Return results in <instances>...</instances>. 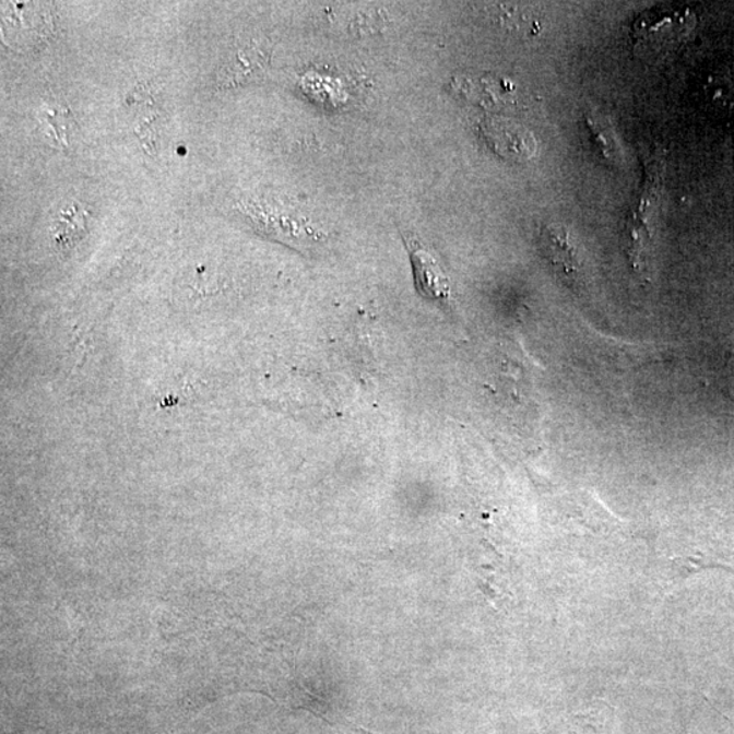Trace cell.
Listing matches in <instances>:
<instances>
[{
  "label": "cell",
  "mask_w": 734,
  "mask_h": 734,
  "mask_svg": "<svg viewBox=\"0 0 734 734\" xmlns=\"http://www.w3.org/2000/svg\"><path fill=\"white\" fill-rule=\"evenodd\" d=\"M697 15L684 5H659L643 11L632 25L634 47L643 59L661 60L692 35Z\"/></svg>",
  "instance_id": "1"
},
{
  "label": "cell",
  "mask_w": 734,
  "mask_h": 734,
  "mask_svg": "<svg viewBox=\"0 0 734 734\" xmlns=\"http://www.w3.org/2000/svg\"><path fill=\"white\" fill-rule=\"evenodd\" d=\"M416 292L430 301L447 304L452 299V285L441 265L426 249L409 245Z\"/></svg>",
  "instance_id": "2"
},
{
  "label": "cell",
  "mask_w": 734,
  "mask_h": 734,
  "mask_svg": "<svg viewBox=\"0 0 734 734\" xmlns=\"http://www.w3.org/2000/svg\"><path fill=\"white\" fill-rule=\"evenodd\" d=\"M544 237L554 265L560 267L567 276H576L581 270V258L571 233L565 226L553 225L547 227Z\"/></svg>",
  "instance_id": "3"
},
{
  "label": "cell",
  "mask_w": 734,
  "mask_h": 734,
  "mask_svg": "<svg viewBox=\"0 0 734 734\" xmlns=\"http://www.w3.org/2000/svg\"><path fill=\"white\" fill-rule=\"evenodd\" d=\"M487 135L489 138L494 139L495 141V146L498 147V150H509L510 153H514L516 149V142H521L525 144H535L533 143V139L530 138V135H522V131L520 128H513V127H504L500 125L499 127H487Z\"/></svg>",
  "instance_id": "4"
},
{
  "label": "cell",
  "mask_w": 734,
  "mask_h": 734,
  "mask_svg": "<svg viewBox=\"0 0 734 734\" xmlns=\"http://www.w3.org/2000/svg\"><path fill=\"white\" fill-rule=\"evenodd\" d=\"M708 91L714 103L724 107L734 105V78L731 74H715L709 82Z\"/></svg>",
  "instance_id": "5"
},
{
  "label": "cell",
  "mask_w": 734,
  "mask_h": 734,
  "mask_svg": "<svg viewBox=\"0 0 734 734\" xmlns=\"http://www.w3.org/2000/svg\"><path fill=\"white\" fill-rule=\"evenodd\" d=\"M733 383H734V381H733Z\"/></svg>",
  "instance_id": "6"
}]
</instances>
